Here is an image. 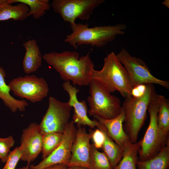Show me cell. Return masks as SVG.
<instances>
[{"label": "cell", "instance_id": "obj_1", "mask_svg": "<svg viewBox=\"0 0 169 169\" xmlns=\"http://www.w3.org/2000/svg\"><path fill=\"white\" fill-rule=\"evenodd\" d=\"M42 58L59 73L64 81H71L74 86L89 85L94 70L90 52L80 57L76 51H52L44 54Z\"/></svg>", "mask_w": 169, "mask_h": 169}, {"label": "cell", "instance_id": "obj_2", "mask_svg": "<svg viewBox=\"0 0 169 169\" xmlns=\"http://www.w3.org/2000/svg\"><path fill=\"white\" fill-rule=\"evenodd\" d=\"M126 28L125 24L89 28L87 23H75L71 26L72 32L66 36L64 42L75 49L83 45L103 47L125 34Z\"/></svg>", "mask_w": 169, "mask_h": 169}, {"label": "cell", "instance_id": "obj_3", "mask_svg": "<svg viewBox=\"0 0 169 169\" xmlns=\"http://www.w3.org/2000/svg\"><path fill=\"white\" fill-rule=\"evenodd\" d=\"M92 79L99 82L110 93L117 91L125 98L131 96L133 86L131 80L114 52H111L105 58L101 69L94 70Z\"/></svg>", "mask_w": 169, "mask_h": 169}, {"label": "cell", "instance_id": "obj_4", "mask_svg": "<svg viewBox=\"0 0 169 169\" xmlns=\"http://www.w3.org/2000/svg\"><path fill=\"white\" fill-rule=\"evenodd\" d=\"M146 90L142 96L125 98L122 105L125 114L124 131L132 143L137 142L139 131L146 120L149 104L156 92L152 84H146Z\"/></svg>", "mask_w": 169, "mask_h": 169}, {"label": "cell", "instance_id": "obj_5", "mask_svg": "<svg viewBox=\"0 0 169 169\" xmlns=\"http://www.w3.org/2000/svg\"><path fill=\"white\" fill-rule=\"evenodd\" d=\"M89 85L90 95L87 98L90 109L88 112L94 117L106 119L118 116L122 110L120 99L111 94L98 82L92 79Z\"/></svg>", "mask_w": 169, "mask_h": 169}, {"label": "cell", "instance_id": "obj_6", "mask_svg": "<svg viewBox=\"0 0 169 169\" xmlns=\"http://www.w3.org/2000/svg\"><path fill=\"white\" fill-rule=\"evenodd\" d=\"M158 96L156 92H155L148 105L150 122L138 151L139 161L152 158L165 146L161 141L158 129L157 116L159 106Z\"/></svg>", "mask_w": 169, "mask_h": 169}, {"label": "cell", "instance_id": "obj_7", "mask_svg": "<svg viewBox=\"0 0 169 169\" xmlns=\"http://www.w3.org/2000/svg\"><path fill=\"white\" fill-rule=\"evenodd\" d=\"M105 2L104 0H53L51 3L54 12L63 19L74 25L78 18L88 20L94 10Z\"/></svg>", "mask_w": 169, "mask_h": 169}, {"label": "cell", "instance_id": "obj_8", "mask_svg": "<svg viewBox=\"0 0 169 169\" xmlns=\"http://www.w3.org/2000/svg\"><path fill=\"white\" fill-rule=\"evenodd\" d=\"M126 70L133 87L141 84H156L167 89L169 82L154 76L146 63L141 59L131 55L125 49L116 54Z\"/></svg>", "mask_w": 169, "mask_h": 169}, {"label": "cell", "instance_id": "obj_9", "mask_svg": "<svg viewBox=\"0 0 169 169\" xmlns=\"http://www.w3.org/2000/svg\"><path fill=\"white\" fill-rule=\"evenodd\" d=\"M72 108L68 102H63L50 96L47 110L38 124L41 133L63 134L69 121Z\"/></svg>", "mask_w": 169, "mask_h": 169}, {"label": "cell", "instance_id": "obj_10", "mask_svg": "<svg viewBox=\"0 0 169 169\" xmlns=\"http://www.w3.org/2000/svg\"><path fill=\"white\" fill-rule=\"evenodd\" d=\"M15 95L35 103L46 97L49 89L46 80L34 75H26L13 79L8 84Z\"/></svg>", "mask_w": 169, "mask_h": 169}, {"label": "cell", "instance_id": "obj_11", "mask_svg": "<svg viewBox=\"0 0 169 169\" xmlns=\"http://www.w3.org/2000/svg\"><path fill=\"white\" fill-rule=\"evenodd\" d=\"M76 129L73 122L69 121L63 134L61 141L58 147L49 156L37 164L29 165L30 169H43L58 164L68 166L71 158V148L75 138Z\"/></svg>", "mask_w": 169, "mask_h": 169}, {"label": "cell", "instance_id": "obj_12", "mask_svg": "<svg viewBox=\"0 0 169 169\" xmlns=\"http://www.w3.org/2000/svg\"><path fill=\"white\" fill-rule=\"evenodd\" d=\"M42 138L38 124L36 122L30 123L23 130L20 145L18 147L22 154L21 160L27 162L29 165L37 158L41 153Z\"/></svg>", "mask_w": 169, "mask_h": 169}, {"label": "cell", "instance_id": "obj_13", "mask_svg": "<svg viewBox=\"0 0 169 169\" xmlns=\"http://www.w3.org/2000/svg\"><path fill=\"white\" fill-rule=\"evenodd\" d=\"M92 130L87 133L85 128L77 127L71 148V158L68 167L81 166L90 169V160Z\"/></svg>", "mask_w": 169, "mask_h": 169}, {"label": "cell", "instance_id": "obj_14", "mask_svg": "<svg viewBox=\"0 0 169 169\" xmlns=\"http://www.w3.org/2000/svg\"><path fill=\"white\" fill-rule=\"evenodd\" d=\"M62 87L69 94V100L68 102L74 108L72 121L77 127L87 125L94 129L97 127L98 121L96 119H90L87 115L88 107L86 101H79L78 100L77 95L79 90L72 85L70 81H64L62 84Z\"/></svg>", "mask_w": 169, "mask_h": 169}, {"label": "cell", "instance_id": "obj_15", "mask_svg": "<svg viewBox=\"0 0 169 169\" xmlns=\"http://www.w3.org/2000/svg\"><path fill=\"white\" fill-rule=\"evenodd\" d=\"M94 118L104 125L108 135L123 149L125 143L130 140L123 127L125 114L122 107L120 114L113 119H106L97 117Z\"/></svg>", "mask_w": 169, "mask_h": 169}, {"label": "cell", "instance_id": "obj_16", "mask_svg": "<svg viewBox=\"0 0 169 169\" xmlns=\"http://www.w3.org/2000/svg\"><path fill=\"white\" fill-rule=\"evenodd\" d=\"M25 53L23 60L24 72L30 74L35 72L41 67L42 56L38 46L34 39L29 40L23 44Z\"/></svg>", "mask_w": 169, "mask_h": 169}, {"label": "cell", "instance_id": "obj_17", "mask_svg": "<svg viewBox=\"0 0 169 169\" xmlns=\"http://www.w3.org/2000/svg\"><path fill=\"white\" fill-rule=\"evenodd\" d=\"M5 76L4 69L0 66V98L4 105L12 112L18 110L20 112L24 111L28 105V103L24 100L16 99L11 95L10 88L5 81Z\"/></svg>", "mask_w": 169, "mask_h": 169}, {"label": "cell", "instance_id": "obj_18", "mask_svg": "<svg viewBox=\"0 0 169 169\" xmlns=\"http://www.w3.org/2000/svg\"><path fill=\"white\" fill-rule=\"evenodd\" d=\"M159 106L157 116L159 136L165 146L169 141V100L163 95H158Z\"/></svg>", "mask_w": 169, "mask_h": 169}, {"label": "cell", "instance_id": "obj_19", "mask_svg": "<svg viewBox=\"0 0 169 169\" xmlns=\"http://www.w3.org/2000/svg\"><path fill=\"white\" fill-rule=\"evenodd\" d=\"M29 10V7L24 3L13 5L8 4L7 0H0V21L10 19L23 21L28 17Z\"/></svg>", "mask_w": 169, "mask_h": 169}, {"label": "cell", "instance_id": "obj_20", "mask_svg": "<svg viewBox=\"0 0 169 169\" xmlns=\"http://www.w3.org/2000/svg\"><path fill=\"white\" fill-rule=\"evenodd\" d=\"M96 127L101 130L104 134L105 140L101 148L106 154L113 169L121 159L123 149L116 144L108 135L105 126L99 121Z\"/></svg>", "mask_w": 169, "mask_h": 169}, {"label": "cell", "instance_id": "obj_21", "mask_svg": "<svg viewBox=\"0 0 169 169\" xmlns=\"http://www.w3.org/2000/svg\"><path fill=\"white\" fill-rule=\"evenodd\" d=\"M142 141V139L135 143L127 141L124 145L121 159L113 169H136L137 155Z\"/></svg>", "mask_w": 169, "mask_h": 169}, {"label": "cell", "instance_id": "obj_22", "mask_svg": "<svg viewBox=\"0 0 169 169\" xmlns=\"http://www.w3.org/2000/svg\"><path fill=\"white\" fill-rule=\"evenodd\" d=\"M138 169H168L169 166V141L152 158L145 161L138 160Z\"/></svg>", "mask_w": 169, "mask_h": 169}, {"label": "cell", "instance_id": "obj_23", "mask_svg": "<svg viewBox=\"0 0 169 169\" xmlns=\"http://www.w3.org/2000/svg\"><path fill=\"white\" fill-rule=\"evenodd\" d=\"M7 3L10 4L15 3L26 4L29 8L28 17L32 15L36 19L43 16L51 7L49 0H7Z\"/></svg>", "mask_w": 169, "mask_h": 169}, {"label": "cell", "instance_id": "obj_24", "mask_svg": "<svg viewBox=\"0 0 169 169\" xmlns=\"http://www.w3.org/2000/svg\"><path fill=\"white\" fill-rule=\"evenodd\" d=\"M63 134L48 133L43 135L42 158L44 159L51 154L60 144Z\"/></svg>", "mask_w": 169, "mask_h": 169}, {"label": "cell", "instance_id": "obj_25", "mask_svg": "<svg viewBox=\"0 0 169 169\" xmlns=\"http://www.w3.org/2000/svg\"><path fill=\"white\" fill-rule=\"evenodd\" d=\"M90 169H113L105 153L99 151L94 144H90Z\"/></svg>", "mask_w": 169, "mask_h": 169}, {"label": "cell", "instance_id": "obj_26", "mask_svg": "<svg viewBox=\"0 0 169 169\" xmlns=\"http://www.w3.org/2000/svg\"><path fill=\"white\" fill-rule=\"evenodd\" d=\"M15 142L11 135L6 138L0 137V159L2 162L5 163L10 149L14 145Z\"/></svg>", "mask_w": 169, "mask_h": 169}, {"label": "cell", "instance_id": "obj_27", "mask_svg": "<svg viewBox=\"0 0 169 169\" xmlns=\"http://www.w3.org/2000/svg\"><path fill=\"white\" fill-rule=\"evenodd\" d=\"M21 156V153L19 147H16L9 152L5 165L1 169H15Z\"/></svg>", "mask_w": 169, "mask_h": 169}, {"label": "cell", "instance_id": "obj_28", "mask_svg": "<svg viewBox=\"0 0 169 169\" xmlns=\"http://www.w3.org/2000/svg\"><path fill=\"white\" fill-rule=\"evenodd\" d=\"M105 135L103 131L97 128L92 131V139L93 144L95 147L98 149L101 148L105 140Z\"/></svg>", "mask_w": 169, "mask_h": 169}, {"label": "cell", "instance_id": "obj_29", "mask_svg": "<svg viewBox=\"0 0 169 169\" xmlns=\"http://www.w3.org/2000/svg\"><path fill=\"white\" fill-rule=\"evenodd\" d=\"M146 84H140L133 87L131 91V96L135 97L142 96L146 92Z\"/></svg>", "mask_w": 169, "mask_h": 169}, {"label": "cell", "instance_id": "obj_30", "mask_svg": "<svg viewBox=\"0 0 169 169\" xmlns=\"http://www.w3.org/2000/svg\"><path fill=\"white\" fill-rule=\"evenodd\" d=\"M43 169H68V166L62 164H58L50 166Z\"/></svg>", "mask_w": 169, "mask_h": 169}, {"label": "cell", "instance_id": "obj_31", "mask_svg": "<svg viewBox=\"0 0 169 169\" xmlns=\"http://www.w3.org/2000/svg\"><path fill=\"white\" fill-rule=\"evenodd\" d=\"M68 169H89L88 168L81 166H74L68 167Z\"/></svg>", "mask_w": 169, "mask_h": 169}, {"label": "cell", "instance_id": "obj_32", "mask_svg": "<svg viewBox=\"0 0 169 169\" xmlns=\"http://www.w3.org/2000/svg\"><path fill=\"white\" fill-rule=\"evenodd\" d=\"M29 165H27V166H24L22 167L18 168L17 169H30Z\"/></svg>", "mask_w": 169, "mask_h": 169}, {"label": "cell", "instance_id": "obj_33", "mask_svg": "<svg viewBox=\"0 0 169 169\" xmlns=\"http://www.w3.org/2000/svg\"><path fill=\"white\" fill-rule=\"evenodd\" d=\"M163 4H164L166 6H168V1H166V0L165 1H164L163 3H162Z\"/></svg>", "mask_w": 169, "mask_h": 169}, {"label": "cell", "instance_id": "obj_34", "mask_svg": "<svg viewBox=\"0 0 169 169\" xmlns=\"http://www.w3.org/2000/svg\"></svg>", "mask_w": 169, "mask_h": 169}]
</instances>
